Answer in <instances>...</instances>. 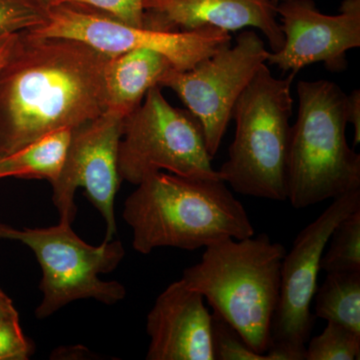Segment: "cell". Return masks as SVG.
Segmentation results:
<instances>
[{
    "label": "cell",
    "mask_w": 360,
    "mask_h": 360,
    "mask_svg": "<svg viewBox=\"0 0 360 360\" xmlns=\"http://www.w3.org/2000/svg\"><path fill=\"white\" fill-rule=\"evenodd\" d=\"M110 58L78 40L16 33L0 70V155L103 115Z\"/></svg>",
    "instance_id": "6da1fadb"
},
{
    "label": "cell",
    "mask_w": 360,
    "mask_h": 360,
    "mask_svg": "<svg viewBox=\"0 0 360 360\" xmlns=\"http://www.w3.org/2000/svg\"><path fill=\"white\" fill-rule=\"evenodd\" d=\"M122 217L141 255L160 248L193 251L255 236L245 206L220 177L149 175L125 200Z\"/></svg>",
    "instance_id": "7a4b0ae2"
},
{
    "label": "cell",
    "mask_w": 360,
    "mask_h": 360,
    "mask_svg": "<svg viewBox=\"0 0 360 360\" xmlns=\"http://www.w3.org/2000/svg\"><path fill=\"white\" fill-rule=\"evenodd\" d=\"M285 253L265 233L227 238L205 248L200 262L184 269L180 279L264 355L271 342Z\"/></svg>",
    "instance_id": "3957f363"
},
{
    "label": "cell",
    "mask_w": 360,
    "mask_h": 360,
    "mask_svg": "<svg viewBox=\"0 0 360 360\" xmlns=\"http://www.w3.org/2000/svg\"><path fill=\"white\" fill-rule=\"evenodd\" d=\"M291 127L288 200L305 208L360 189V155L347 141V94L330 80H300Z\"/></svg>",
    "instance_id": "277c9868"
},
{
    "label": "cell",
    "mask_w": 360,
    "mask_h": 360,
    "mask_svg": "<svg viewBox=\"0 0 360 360\" xmlns=\"http://www.w3.org/2000/svg\"><path fill=\"white\" fill-rule=\"evenodd\" d=\"M296 75L276 78L262 65L236 103V134L219 177L236 193L288 200V155Z\"/></svg>",
    "instance_id": "5b68a950"
},
{
    "label": "cell",
    "mask_w": 360,
    "mask_h": 360,
    "mask_svg": "<svg viewBox=\"0 0 360 360\" xmlns=\"http://www.w3.org/2000/svg\"><path fill=\"white\" fill-rule=\"evenodd\" d=\"M0 240L18 241L34 253L41 269L42 293L35 316L45 319L77 300H92L105 305L122 302L127 290L118 281H105L101 274L117 269L125 257L122 241L85 243L68 222L39 229H16L0 221Z\"/></svg>",
    "instance_id": "8992f818"
},
{
    "label": "cell",
    "mask_w": 360,
    "mask_h": 360,
    "mask_svg": "<svg viewBox=\"0 0 360 360\" xmlns=\"http://www.w3.org/2000/svg\"><path fill=\"white\" fill-rule=\"evenodd\" d=\"M212 156L200 123L189 111L168 103L160 86L148 90L141 105L124 118L118 148V172L129 184L165 170L184 177L214 179Z\"/></svg>",
    "instance_id": "52a82bcc"
},
{
    "label": "cell",
    "mask_w": 360,
    "mask_h": 360,
    "mask_svg": "<svg viewBox=\"0 0 360 360\" xmlns=\"http://www.w3.org/2000/svg\"><path fill=\"white\" fill-rule=\"evenodd\" d=\"M28 32L39 37L78 40L110 58L135 49H150L167 56L177 70H189L231 44L229 32L213 26L189 32H160L127 25L96 9L71 2L49 6L44 25Z\"/></svg>",
    "instance_id": "ba28073f"
},
{
    "label": "cell",
    "mask_w": 360,
    "mask_h": 360,
    "mask_svg": "<svg viewBox=\"0 0 360 360\" xmlns=\"http://www.w3.org/2000/svg\"><path fill=\"white\" fill-rule=\"evenodd\" d=\"M360 208V189L333 200L303 229L281 264V290L271 326L266 360H307V343L314 326L310 311L324 248L336 225Z\"/></svg>",
    "instance_id": "9c48e42d"
},
{
    "label": "cell",
    "mask_w": 360,
    "mask_h": 360,
    "mask_svg": "<svg viewBox=\"0 0 360 360\" xmlns=\"http://www.w3.org/2000/svg\"><path fill=\"white\" fill-rule=\"evenodd\" d=\"M269 51L252 30L241 32L236 44L222 47L193 68H172L161 78L160 87L174 90L200 123L206 148L214 158L232 120L234 105L259 68Z\"/></svg>",
    "instance_id": "30bf717a"
},
{
    "label": "cell",
    "mask_w": 360,
    "mask_h": 360,
    "mask_svg": "<svg viewBox=\"0 0 360 360\" xmlns=\"http://www.w3.org/2000/svg\"><path fill=\"white\" fill-rule=\"evenodd\" d=\"M124 118L106 110L103 115L71 130L70 143L58 179L51 184L52 202L59 221L72 224L77 219L75 193L84 188L87 200L105 222L104 241L117 233L115 198L120 189L118 148Z\"/></svg>",
    "instance_id": "8fae6325"
},
{
    "label": "cell",
    "mask_w": 360,
    "mask_h": 360,
    "mask_svg": "<svg viewBox=\"0 0 360 360\" xmlns=\"http://www.w3.org/2000/svg\"><path fill=\"white\" fill-rule=\"evenodd\" d=\"M284 35L283 49L269 51L266 63L283 73L315 63L330 71L347 68V52L360 46V0H343L340 13H321L314 0H284L276 6Z\"/></svg>",
    "instance_id": "7c38bea8"
},
{
    "label": "cell",
    "mask_w": 360,
    "mask_h": 360,
    "mask_svg": "<svg viewBox=\"0 0 360 360\" xmlns=\"http://www.w3.org/2000/svg\"><path fill=\"white\" fill-rule=\"evenodd\" d=\"M205 297L181 279L156 298L146 316L148 360H214L212 314Z\"/></svg>",
    "instance_id": "4fadbf2b"
},
{
    "label": "cell",
    "mask_w": 360,
    "mask_h": 360,
    "mask_svg": "<svg viewBox=\"0 0 360 360\" xmlns=\"http://www.w3.org/2000/svg\"><path fill=\"white\" fill-rule=\"evenodd\" d=\"M143 25L160 32H189L213 26L226 32L255 27L271 52L283 49L284 35L274 0H143Z\"/></svg>",
    "instance_id": "5bb4252c"
},
{
    "label": "cell",
    "mask_w": 360,
    "mask_h": 360,
    "mask_svg": "<svg viewBox=\"0 0 360 360\" xmlns=\"http://www.w3.org/2000/svg\"><path fill=\"white\" fill-rule=\"evenodd\" d=\"M174 68L167 56L150 49H135L111 56L104 72L108 111L125 118L134 112L149 89Z\"/></svg>",
    "instance_id": "9a60e30c"
},
{
    "label": "cell",
    "mask_w": 360,
    "mask_h": 360,
    "mask_svg": "<svg viewBox=\"0 0 360 360\" xmlns=\"http://www.w3.org/2000/svg\"><path fill=\"white\" fill-rule=\"evenodd\" d=\"M70 135L71 129L59 130L18 150L0 155V179L18 177L44 179L53 184L63 167Z\"/></svg>",
    "instance_id": "2e32d148"
},
{
    "label": "cell",
    "mask_w": 360,
    "mask_h": 360,
    "mask_svg": "<svg viewBox=\"0 0 360 360\" xmlns=\"http://www.w3.org/2000/svg\"><path fill=\"white\" fill-rule=\"evenodd\" d=\"M326 274L314 295L315 317L360 335V271Z\"/></svg>",
    "instance_id": "e0dca14e"
},
{
    "label": "cell",
    "mask_w": 360,
    "mask_h": 360,
    "mask_svg": "<svg viewBox=\"0 0 360 360\" xmlns=\"http://www.w3.org/2000/svg\"><path fill=\"white\" fill-rule=\"evenodd\" d=\"M328 243L321 269L326 274L360 271V208L336 225Z\"/></svg>",
    "instance_id": "ac0fdd59"
},
{
    "label": "cell",
    "mask_w": 360,
    "mask_h": 360,
    "mask_svg": "<svg viewBox=\"0 0 360 360\" xmlns=\"http://www.w3.org/2000/svg\"><path fill=\"white\" fill-rule=\"evenodd\" d=\"M359 356V333L335 322H328L321 335L307 343V360H355Z\"/></svg>",
    "instance_id": "d6986e66"
},
{
    "label": "cell",
    "mask_w": 360,
    "mask_h": 360,
    "mask_svg": "<svg viewBox=\"0 0 360 360\" xmlns=\"http://www.w3.org/2000/svg\"><path fill=\"white\" fill-rule=\"evenodd\" d=\"M49 8L42 0H0V39L44 25Z\"/></svg>",
    "instance_id": "ffe728a7"
},
{
    "label": "cell",
    "mask_w": 360,
    "mask_h": 360,
    "mask_svg": "<svg viewBox=\"0 0 360 360\" xmlns=\"http://www.w3.org/2000/svg\"><path fill=\"white\" fill-rule=\"evenodd\" d=\"M212 343L214 360H266L265 355L250 348L240 333L215 312L212 314Z\"/></svg>",
    "instance_id": "44dd1931"
},
{
    "label": "cell",
    "mask_w": 360,
    "mask_h": 360,
    "mask_svg": "<svg viewBox=\"0 0 360 360\" xmlns=\"http://www.w3.org/2000/svg\"><path fill=\"white\" fill-rule=\"evenodd\" d=\"M33 352L34 347L23 333L18 311L0 319V360H27Z\"/></svg>",
    "instance_id": "7402d4cb"
},
{
    "label": "cell",
    "mask_w": 360,
    "mask_h": 360,
    "mask_svg": "<svg viewBox=\"0 0 360 360\" xmlns=\"http://www.w3.org/2000/svg\"><path fill=\"white\" fill-rule=\"evenodd\" d=\"M108 14L116 20L135 26H144L143 0H65Z\"/></svg>",
    "instance_id": "603a6c76"
},
{
    "label": "cell",
    "mask_w": 360,
    "mask_h": 360,
    "mask_svg": "<svg viewBox=\"0 0 360 360\" xmlns=\"http://www.w3.org/2000/svg\"><path fill=\"white\" fill-rule=\"evenodd\" d=\"M347 123L354 125V146L360 141V91L355 89L347 98Z\"/></svg>",
    "instance_id": "cb8c5ba5"
},
{
    "label": "cell",
    "mask_w": 360,
    "mask_h": 360,
    "mask_svg": "<svg viewBox=\"0 0 360 360\" xmlns=\"http://www.w3.org/2000/svg\"><path fill=\"white\" fill-rule=\"evenodd\" d=\"M18 310L14 307L11 298L8 297V295H6L4 291L0 288V319Z\"/></svg>",
    "instance_id": "d4e9b609"
},
{
    "label": "cell",
    "mask_w": 360,
    "mask_h": 360,
    "mask_svg": "<svg viewBox=\"0 0 360 360\" xmlns=\"http://www.w3.org/2000/svg\"><path fill=\"white\" fill-rule=\"evenodd\" d=\"M15 34L6 35V37L0 39V70H1L2 66L4 65L7 58H8L11 44H13L14 35Z\"/></svg>",
    "instance_id": "484cf974"
},
{
    "label": "cell",
    "mask_w": 360,
    "mask_h": 360,
    "mask_svg": "<svg viewBox=\"0 0 360 360\" xmlns=\"http://www.w3.org/2000/svg\"><path fill=\"white\" fill-rule=\"evenodd\" d=\"M45 4L49 6H56V4H63L65 0H42Z\"/></svg>",
    "instance_id": "4316f807"
},
{
    "label": "cell",
    "mask_w": 360,
    "mask_h": 360,
    "mask_svg": "<svg viewBox=\"0 0 360 360\" xmlns=\"http://www.w3.org/2000/svg\"><path fill=\"white\" fill-rule=\"evenodd\" d=\"M281 1H284V0H274V4H276V6H277V4H279V2H281Z\"/></svg>",
    "instance_id": "83f0119b"
}]
</instances>
